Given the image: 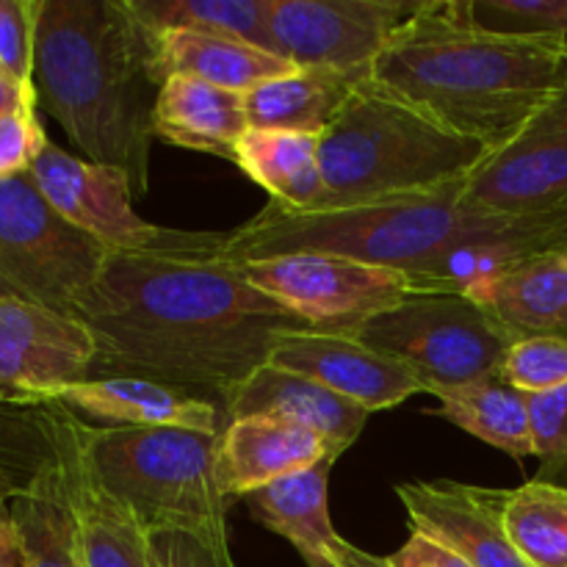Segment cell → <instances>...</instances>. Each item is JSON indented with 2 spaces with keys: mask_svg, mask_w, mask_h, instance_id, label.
Wrapping results in <instances>:
<instances>
[{
  "mask_svg": "<svg viewBox=\"0 0 567 567\" xmlns=\"http://www.w3.org/2000/svg\"><path fill=\"white\" fill-rule=\"evenodd\" d=\"M72 319L97 343L94 377H142L227 408L277 341L313 327L221 260L109 252Z\"/></svg>",
  "mask_w": 567,
  "mask_h": 567,
  "instance_id": "cell-1",
  "label": "cell"
},
{
  "mask_svg": "<svg viewBox=\"0 0 567 567\" xmlns=\"http://www.w3.org/2000/svg\"><path fill=\"white\" fill-rule=\"evenodd\" d=\"M33 86L83 158L125 172L136 199L147 194L161 86L153 37L127 0H42Z\"/></svg>",
  "mask_w": 567,
  "mask_h": 567,
  "instance_id": "cell-2",
  "label": "cell"
},
{
  "mask_svg": "<svg viewBox=\"0 0 567 567\" xmlns=\"http://www.w3.org/2000/svg\"><path fill=\"white\" fill-rule=\"evenodd\" d=\"M371 78L496 153L567 83V39L496 37L454 20L443 0H424Z\"/></svg>",
  "mask_w": 567,
  "mask_h": 567,
  "instance_id": "cell-3",
  "label": "cell"
},
{
  "mask_svg": "<svg viewBox=\"0 0 567 567\" xmlns=\"http://www.w3.org/2000/svg\"><path fill=\"white\" fill-rule=\"evenodd\" d=\"M463 186L465 181H460L435 192L310 210L266 203L252 219L227 230L216 260L238 266L293 252H321L408 275L454 238L496 216L465 208Z\"/></svg>",
  "mask_w": 567,
  "mask_h": 567,
  "instance_id": "cell-4",
  "label": "cell"
},
{
  "mask_svg": "<svg viewBox=\"0 0 567 567\" xmlns=\"http://www.w3.org/2000/svg\"><path fill=\"white\" fill-rule=\"evenodd\" d=\"M493 150L363 78L319 136L324 205L421 194L468 181Z\"/></svg>",
  "mask_w": 567,
  "mask_h": 567,
  "instance_id": "cell-5",
  "label": "cell"
},
{
  "mask_svg": "<svg viewBox=\"0 0 567 567\" xmlns=\"http://www.w3.org/2000/svg\"><path fill=\"white\" fill-rule=\"evenodd\" d=\"M216 441L177 426H81L89 474L147 532H227L230 498L216 482Z\"/></svg>",
  "mask_w": 567,
  "mask_h": 567,
  "instance_id": "cell-6",
  "label": "cell"
},
{
  "mask_svg": "<svg viewBox=\"0 0 567 567\" xmlns=\"http://www.w3.org/2000/svg\"><path fill=\"white\" fill-rule=\"evenodd\" d=\"M347 336L408 365L424 393L498 377L509 347L520 341L491 308L457 293H410Z\"/></svg>",
  "mask_w": 567,
  "mask_h": 567,
  "instance_id": "cell-7",
  "label": "cell"
},
{
  "mask_svg": "<svg viewBox=\"0 0 567 567\" xmlns=\"http://www.w3.org/2000/svg\"><path fill=\"white\" fill-rule=\"evenodd\" d=\"M33 446L11 452L28 468L0 460L6 509L20 548V567H83L81 524L75 502V468L81 452V424L64 404H17Z\"/></svg>",
  "mask_w": 567,
  "mask_h": 567,
  "instance_id": "cell-8",
  "label": "cell"
},
{
  "mask_svg": "<svg viewBox=\"0 0 567 567\" xmlns=\"http://www.w3.org/2000/svg\"><path fill=\"white\" fill-rule=\"evenodd\" d=\"M109 249L72 227L31 181H0V297L72 316Z\"/></svg>",
  "mask_w": 567,
  "mask_h": 567,
  "instance_id": "cell-9",
  "label": "cell"
},
{
  "mask_svg": "<svg viewBox=\"0 0 567 567\" xmlns=\"http://www.w3.org/2000/svg\"><path fill=\"white\" fill-rule=\"evenodd\" d=\"M28 175L72 227L109 252L216 260L225 244L227 230H175L153 225L136 210V194L125 172L66 153L53 142H48Z\"/></svg>",
  "mask_w": 567,
  "mask_h": 567,
  "instance_id": "cell-10",
  "label": "cell"
},
{
  "mask_svg": "<svg viewBox=\"0 0 567 567\" xmlns=\"http://www.w3.org/2000/svg\"><path fill=\"white\" fill-rule=\"evenodd\" d=\"M258 291L280 302L313 330L352 332L371 316L410 297L402 271L321 252H293L238 264Z\"/></svg>",
  "mask_w": 567,
  "mask_h": 567,
  "instance_id": "cell-11",
  "label": "cell"
},
{
  "mask_svg": "<svg viewBox=\"0 0 567 567\" xmlns=\"http://www.w3.org/2000/svg\"><path fill=\"white\" fill-rule=\"evenodd\" d=\"M424 0H271L269 28L280 59L299 70L371 75L393 33Z\"/></svg>",
  "mask_w": 567,
  "mask_h": 567,
  "instance_id": "cell-12",
  "label": "cell"
},
{
  "mask_svg": "<svg viewBox=\"0 0 567 567\" xmlns=\"http://www.w3.org/2000/svg\"><path fill=\"white\" fill-rule=\"evenodd\" d=\"M463 205L504 216L567 208V83L465 181Z\"/></svg>",
  "mask_w": 567,
  "mask_h": 567,
  "instance_id": "cell-13",
  "label": "cell"
},
{
  "mask_svg": "<svg viewBox=\"0 0 567 567\" xmlns=\"http://www.w3.org/2000/svg\"><path fill=\"white\" fill-rule=\"evenodd\" d=\"M94 369L97 343L81 321L0 297V404L42 402Z\"/></svg>",
  "mask_w": 567,
  "mask_h": 567,
  "instance_id": "cell-14",
  "label": "cell"
},
{
  "mask_svg": "<svg viewBox=\"0 0 567 567\" xmlns=\"http://www.w3.org/2000/svg\"><path fill=\"white\" fill-rule=\"evenodd\" d=\"M554 249H567V208L532 216L496 214L408 271L404 280L410 293L474 297L535 255Z\"/></svg>",
  "mask_w": 567,
  "mask_h": 567,
  "instance_id": "cell-15",
  "label": "cell"
},
{
  "mask_svg": "<svg viewBox=\"0 0 567 567\" xmlns=\"http://www.w3.org/2000/svg\"><path fill=\"white\" fill-rule=\"evenodd\" d=\"M408 509L410 529L426 537L474 567H532L507 535L504 509L509 491L463 485L454 480H421L396 485Z\"/></svg>",
  "mask_w": 567,
  "mask_h": 567,
  "instance_id": "cell-16",
  "label": "cell"
},
{
  "mask_svg": "<svg viewBox=\"0 0 567 567\" xmlns=\"http://www.w3.org/2000/svg\"><path fill=\"white\" fill-rule=\"evenodd\" d=\"M269 365L310 377L365 413L399 408L415 393H424V385L408 365L347 332H291L277 341Z\"/></svg>",
  "mask_w": 567,
  "mask_h": 567,
  "instance_id": "cell-17",
  "label": "cell"
},
{
  "mask_svg": "<svg viewBox=\"0 0 567 567\" xmlns=\"http://www.w3.org/2000/svg\"><path fill=\"white\" fill-rule=\"evenodd\" d=\"M78 419L103 421L100 426H177L219 435L227 415L214 402L142 377H89L50 393Z\"/></svg>",
  "mask_w": 567,
  "mask_h": 567,
  "instance_id": "cell-18",
  "label": "cell"
},
{
  "mask_svg": "<svg viewBox=\"0 0 567 567\" xmlns=\"http://www.w3.org/2000/svg\"><path fill=\"white\" fill-rule=\"evenodd\" d=\"M327 457L341 454L313 430L264 415L233 419L216 441V482L236 502L282 476L313 468Z\"/></svg>",
  "mask_w": 567,
  "mask_h": 567,
  "instance_id": "cell-19",
  "label": "cell"
},
{
  "mask_svg": "<svg viewBox=\"0 0 567 567\" xmlns=\"http://www.w3.org/2000/svg\"><path fill=\"white\" fill-rule=\"evenodd\" d=\"M249 415H264V419L288 421V424L313 430L338 454H343L358 443L371 413L310 377L266 363L244 382L227 408V421L249 419Z\"/></svg>",
  "mask_w": 567,
  "mask_h": 567,
  "instance_id": "cell-20",
  "label": "cell"
},
{
  "mask_svg": "<svg viewBox=\"0 0 567 567\" xmlns=\"http://www.w3.org/2000/svg\"><path fill=\"white\" fill-rule=\"evenodd\" d=\"M153 131L161 142L236 164L238 142L249 131L244 94L197 78H169L155 100Z\"/></svg>",
  "mask_w": 567,
  "mask_h": 567,
  "instance_id": "cell-21",
  "label": "cell"
},
{
  "mask_svg": "<svg viewBox=\"0 0 567 567\" xmlns=\"http://www.w3.org/2000/svg\"><path fill=\"white\" fill-rule=\"evenodd\" d=\"M150 37H153V75L158 86H164L169 78L186 75L244 94L271 78L297 70L291 61L233 37L199 31H161Z\"/></svg>",
  "mask_w": 567,
  "mask_h": 567,
  "instance_id": "cell-22",
  "label": "cell"
},
{
  "mask_svg": "<svg viewBox=\"0 0 567 567\" xmlns=\"http://www.w3.org/2000/svg\"><path fill=\"white\" fill-rule=\"evenodd\" d=\"M338 457L297 471L249 493V515L275 535L286 537L308 567H332L330 543L338 532L330 518V474Z\"/></svg>",
  "mask_w": 567,
  "mask_h": 567,
  "instance_id": "cell-23",
  "label": "cell"
},
{
  "mask_svg": "<svg viewBox=\"0 0 567 567\" xmlns=\"http://www.w3.org/2000/svg\"><path fill=\"white\" fill-rule=\"evenodd\" d=\"M369 75H343L332 70H293L244 92L249 127L297 131L321 136L336 122L358 83Z\"/></svg>",
  "mask_w": 567,
  "mask_h": 567,
  "instance_id": "cell-24",
  "label": "cell"
},
{
  "mask_svg": "<svg viewBox=\"0 0 567 567\" xmlns=\"http://www.w3.org/2000/svg\"><path fill=\"white\" fill-rule=\"evenodd\" d=\"M471 299L491 308L518 338L567 341V249L535 255Z\"/></svg>",
  "mask_w": 567,
  "mask_h": 567,
  "instance_id": "cell-25",
  "label": "cell"
},
{
  "mask_svg": "<svg viewBox=\"0 0 567 567\" xmlns=\"http://www.w3.org/2000/svg\"><path fill=\"white\" fill-rule=\"evenodd\" d=\"M236 166L269 194V203L293 210L324 205L319 136L313 133L249 127L238 142Z\"/></svg>",
  "mask_w": 567,
  "mask_h": 567,
  "instance_id": "cell-26",
  "label": "cell"
},
{
  "mask_svg": "<svg viewBox=\"0 0 567 567\" xmlns=\"http://www.w3.org/2000/svg\"><path fill=\"white\" fill-rule=\"evenodd\" d=\"M432 396L437 399V408H432L430 415L460 426L509 457H535L529 396L504 382L502 374L463 388L437 391Z\"/></svg>",
  "mask_w": 567,
  "mask_h": 567,
  "instance_id": "cell-27",
  "label": "cell"
},
{
  "mask_svg": "<svg viewBox=\"0 0 567 567\" xmlns=\"http://www.w3.org/2000/svg\"><path fill=\"white\" fill-rule=\"evenodd\" d=\"M75 502L83 567H153L147 529L89 474L83 449L78 452Z\"/></svg>",
  "mask_w": 567,
  "mask_h": 567,
  "instance_id": "cell-28",
  "label": "cell"
},
{
  "mask_svg": "<svg viewBox=\"0 0 567 567\" xmlns=\"http://www.w3.org/2000/svg\"><path fill=\"white\" fill-rule=\"evenodd\" d=\"M150 33L199 31L233 37L277 55L269 28L271 0H127Z\"/></svg>",
  "mask_w": 567,
  "mask_h": 567,
  "instance_id": "cell-29",
  "label": "cell"
},
{
  "mask_svg": "<svg viewBox=\"0 0 567 567\" xmlns=\"http://www.w3.org/2000/svg\"><path fill=\"white\" fill-rule=\"evenodd\" d=\"M504 524L532 567H567V491L529 480L507 496Z\"/></svg>",
  "mask_w": 567,
  "mask_h": 567,
  "instance_id": "cell-30",
  "label": "cell"
},
{
  "mask_svg": "<svg viewBox=\"0 0 567 567\" xmlns=\"http://www.w3.org/2000/svg\"><path fill=\"white\" fill-rule=\"evenodd\" d=\"M454 20L513 39H567V0H443Z\"/></svg>",
  "mask_w": 567,
  "mask_h": 567,
  "instance_id": "cell-31",
  "label": "cell"
},
{
  "mask_svg": "<svg viewBox=\"0 0 567 567\" xmlns=\"http://www.w3.org/2000/svg\"><path fill=\"white\" fill-rule=\"evenodd\" d=\"M502 380L526 396L567 385V341L563 338H520L502 363Z\"/></svg>",
  "mask_w": 567,
  "mask_h": 567,
  "instance_id": "cell-32",
  "label": "cell"
},
{
  "mask_svg": "<svg viewBox=\"0 0 567 567\" xmlns=\"http://www.w3.org/2000/svg\"><path fill=\"white\" fill-rule=\"evenodd\" d=\"M529 421L540 463L535 480L567 491V385L529 396Z\"/></svg>",
  "mask_w": 567,
  "mask_h": 567,
  "instance_id": "cell-33",
  "label": "cell"
},
{
  "mask_svg": "<svg viewBox=\"0 0 567 567\" xmlns=\"http://www.w3.org/2000/svg\"><path fill=\"white\" fill-rule=\"evenodd\" d=\"M147 540L153 567H236L227 532L153 529Z\"/></svg>",
  "mask_w": 567,
  "mask_h": 567,
  "instance_id": "cell-34",
  "label": "cell"
},
{
  "mask_svg": "<svg viewBox=\"0 0 567 567\" xmlns=\"http://www.w3.org/2000/svg\"><path fill=\"white\" fill-rule=\"evenodd\" d=\"M42 0H0V72L33 83Z\"/></svg>",
  "mask_w": 567,
  "mask_h": 567,
  "instance_id": "cell-35",
  "label": "cell"
},
{
  "mask_svg": "<svg viewBox=\"0 0 567 567\" xmlns=\"http://www.w3.org/2000/svg\"><path fill=\"white\" fill-rule=\"evenodd\" d=\"M44 147L48 136L37 109H20L0 116V181L28 175Z\"/></svg>",
  "mask_w": 567,
  "mask_h": 567,
  "instance_id": "cell-36",
  "label": "cell"
},
{
  "mask_svg": "<svg viewBox=\"0 0 567 567\" xmlns=\"http://www.w3.org/2000/svg\"><path fill=\"white\" fill-rule=\"evenodd\" d=\"M393 567H474L465 563L452 548L441 546L437 540L426 537L424 532L410 529L408 543L393 557H388Z\"/></svg>",
  "mask_w": 567,
  "mask_h": 567,
  "instance_id": "cell-37",
  "label": "cell"
},
{
  "mask_svg": "<svg viewBox=\"0 0 567 567\" xmlns=\"http://www.w3.org/2000/svg\"><path fill=\"white\" fill-rule=\"evenodd\" d=\"M37 86L33 83H20L11 75L0 72V116L20 109H37Z\"/></svg>",
  "mask_w": 567,
  "mask_h": 567,
  "instance_id": "cell-38",
  "label": "cell"
},
{
  "mask_svg": "<svg viewBox=\"0 0 567 567\" xmlns=\"http://www.w3.org/2000/svg\"><path fill=\"white\" fill-rule=\"evenodd\" d=\"M330 563L332 567H393L388 563V557H377V554L363 551V548L343 540L341 535L330 543Z\"/></svg>",
  "mask_w": 567,
  "mask_h": 567,
  "instance_id": "cell-39",
  "label": "cell"
},
{
  "mask_svg": "<svg viewBox=\"0 0 567 567\" xmlns=\"http://www.w3.org/2000/svg\"><path fill=\"white\" fill-rule=\"evenodd\" d=\"M20 565V548H17L14 532L0 543V567H17Z\"/></svg>",
  "mask_w": 567,
  "mask_h": 567,
  "instance_id": "cell-40",
  "label": "cell"
},
{
  "mask_svg": "<svg viewBox=\"0 0 567 567\" xmlns=\"http://www.w3.org/2000/svg\"><path fill=\"white\" fill-rule=\"evenodd\" d=\"M0 524H9V509H6V487H3V468H0Z\"/></svg>",
  "mask_w": 567,
  "mask_h": 567,
  "instance_id": "cell-41",
  "label": "cell"
},
{
  "mask_svg": "<svg viewBox=\"0 0 567 567\" xmlns=\"http://www.w3.org/2000/svg\"><path fill=\"white\" fill-rule=\"evenodd\" d=\"M11 535V524H0V543Z\"/></svg>",
  "mask_w": 567,
  "mask_h": 567,
  "instance_id": "cell-42",
  "label": "cell"
}]
</instances>
